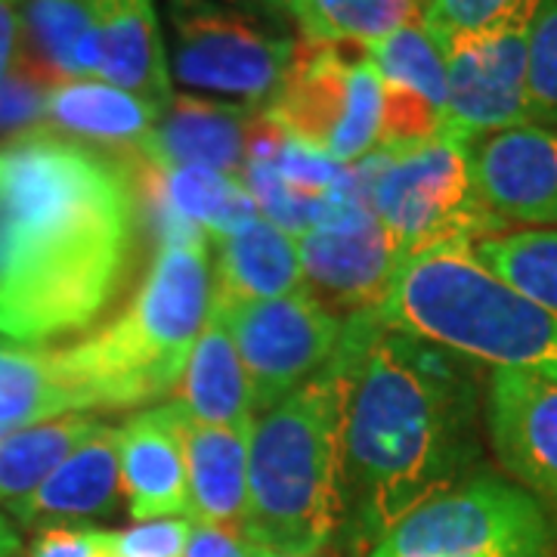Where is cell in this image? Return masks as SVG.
Returning a JSON list of instances; mask_svg holds the SVG:
<instances>
[{
	"label": "cell",
	"mask_w": 557,
	"mask_h": 557,
	"mask_svg": "<svg viewBox=\"0 0 557 557\" xmlns=\"http://www.w3.org/2000/svg\"><path fill=\"white\" fill-rule=\"evenodd\" d=\"M159 112L106 81H60L47 87L40 124L106 152H139Z\"/></svg>",
	"instance_id": "obj_20"
},
{
	"label": "cell",
	"mask_w": 557,
	"mask_h": 557,
	"mask_svg": "<svg viewBox=\"0 0 557 557\" xmlns=\"http://www.w3.org/2000/svg\"><path fill=\"white\" fill-rule=\"evenodd\" d=\"M369 208L403 258L440 242L502 233V223L478 201L468 146L456 137L379 149L372 156Z\"/></svg>",
	"instance_id": "obj_8"
},
{
	"label": "cell",
	"mask_w": 557,
	"mask_h": 557,
	"mask_svg": "<svg viewBox=\"0 0 557 557\" xmlns=\"http://www.w3.org/2000/svg\"><path fill=\"white\" fill-rule=\"evenodd\" d=\"M183 424H186V412L174 399L137 412L115 428L121 496L137 523L183 518L189 511Z\"/></svg>",
	"instance_id": "obj_15"
},
{
	"label": "cell",
	"mask_w": 557,
	"mask_h": 557,
	"mask_svg": "<svg viewBox=\"0 0 557 557\" xmlns=\"http://www.w3.org/2000/svg\"><path fill=\"white\" fill-rule=\"evenodd\" d=\"M102 421L90 416H65L16 428L0 437V505L32 496L81 443L100 434Z\"/></svg>",
	"instance_id": "obj_26"
},
{
	"label": "cell",
	"mask_w": 557,
	"mask_h": 557,
	"mask_svg": "<svg viewBox=\"0 0 557 557\" xmlns=\"http://www.w3.org/2000/svg\"><path fill=\"white\" fill-rule=\"evenodd\" d=\"M527 94L533 124H557V0H542L527 32Z\"/></svg>",
	"instance_id": "obj_31"
},
{
	"label": "cell",
	"mask_w": 557,
	"mask_h": 557,
	"mask_svg": "<svg viewBox=\"0 0 557 557\" xmlns=\"http://www.w3.org/2000/svg\"><path fill=\"white\" fill-rule=\"evenodd\" d=\"M87 412L90 406L78 387L65 379L57 350L0 344V428L16 431Z\"/></svg>",
	"instance_id": "obj_24"
},
{
	"label": "cell",
	"mask_w": 557,
	"mask_h": 557,
	"mask_svg": "<svg viewBox=\"0 0 557 557\" xmlns=\"http://www.w3.org/2000/svg\"><path fill=\"white\" fill-rule=\"evenodd\" d=\"M248 545V542H245ZM248 557H295V555H273V552H263L258 545H248ZM310 557H319V555H310Z\"/></svg>",
	"instance_id": "obj_39"
},
{
	"label": "cell",
	"mask_w": 557,
	"mask_h": 557,
	"mask_svg": "<svg viewBox=\"0 0 557 557\" xmlns=\"http://www.w3.org/2000/svg\"><path fill=\"white\" fill-rule=\"evenodd\" d=\"M193 533L189 518H159L127 530H102L100 557H183Z\"/></svg>",
	"instance_id": "obj_32"
},
{
	"label": "cell",
	"mask_w": 557,
	"mask_h": 557,
	"mask_svg": "<svg viewBox=\"0 0 557 557\" xmlns=\"http://www.w3.org/2000/svg\"><path fill=\"white\" fill-rule=\"evenodd\" d=\"M530 32V28H527ZM527 32H498L443 47L446 57V131L461 143L530 124Z\"/></svg>",
	"instance_id": "obj_12"
},
{
	"label": "cell",
	"mask_w": 557,
	"mask_h": 557,
	"mask_svg": "<svg viewBox=\"0 0 557 557\" xmlns=\"http://www.w3.org/2000/svg\"><path fill=\"white\" fill-rule=\"evenodd\" d=\"M292 20L310 44L369 47L421 20V0H295Z\"/></svg>",
	"instance_id": "obj_27"
},
{
	"label": "cell",
	"mask_w": 557,
	"mask_h": 557,
	"mask_svg": "<svg viewBox=\"0 0 557 557\" xmlns=\"http://www.w3.org/2000/svg\"><path fill=\"white\" fill-rule=\"evenodd\" d=\"M97 3V78L149 102L159 115L174 102L168 44L161 38L156 0Z\"/></svg>",
	"instance_id": "obj_17"
},
{
	"label": "cell",
	"mask_w": 557,
	"mask_h": 557,
	"mask_svg": "<svg viewBox=\"0 0 557 557\" xmlns=\"http://www.w3.org/2000/svg\"><path fill=\"white\" fill-rule=\"evenodd\" d=\"M102 530L94 527H47L32 545V557H100Z\"/></svg>",
	"instance_id": "obj_34"
},
{
	"label": "cell",
	"mask_w": 557,
	"mask_h": 557,
	"mask_svg": "<svg viewBox=\"0 0 557 557\" xmlns=\"http://www.w3.org/2000/svg\"><path fill=\"white\" fill-rule=\"evenodd\" d=\"M555 518L515 480H458L399 518L366 557H552Z\"/></svg>",
	"instance_id": "obj_7"
},
{
	"label": "cell",
	"mask_w": 557,
	"mask_h": 557,
	"mask_svg": "<svg viewBox=\"0 0 557 557\" xmlns=\"http://www.w3.org/2000/svg\"><path fill=\"white\" fill-rule=\"evenodd\" d=\"M236 341L255 418L295 394L335 357L344 322L310 292L270 300H218Z\"/></svg>",
	"instance_id": "obj_10"
},
{
	"label": "cell",
	"mask_w": 557,
	"mask_h": 557,
	"mask_svg": "<svg viewBox=\"0 0 557 557\" xmlns=\"http://www.w3.org/2000/svg\"><path fill=\"white\" fill-rule=\"evenodd\" d=\"M354 372L344 322L335 357L295 394L260 412L248 449V502L239 536L273 555H319L344 527L341 440Z\"/></svg>",
	"instance_id": "obj_3"
},
{
	"label": "cell",
	"mask_w": 557,
	"mask_h": 557,
	"mask_svg": "<svg viewBox=\"0 0 557 557\" xmlns=\"http://www.w3.org/2000/svg\"><path fill=\"white\" fill-rule=\"evenodd\" d=\"M307 292L335 317L381 310L397 273L399 245L372 208L344 205L338 214L298 233Z\"/></svg>",
	"instance_id": "obj_11"
},
{
	"label": "cell",
	"mask_w": 557,
	"mask_h": 557,
	"mask_svg": "<svg viewBox=\"0 0 557 557\" xmlns=\"http://www.w3.org/2000/svg\"><path fill=\"white\" fill-rule=\"evenodd\" d=\"M22 548V539L16 533V527L10 523L7 515H0V557H16Z\"/></svg>",
	"instance_id": "obj_38"
},
{
	"label": "cell",
	"mask_w": 557,
	"mask_h": 557,
	"mask_svg": "<svg viewBox=\"0 0 557 557\" xmlns=\"http://www.w3.org/2000/svg\"><path fill=\"white\" fill-rule=\"evenodd\" d=\"M486 434L508 480L523 486L557 523V384L493 369L486 381Z\"/></svg>",
	"instance_id": "obj_14"
},
{
	"label": "cell",
	"mask_w": 557,
	"mask_h": 557,
	"mask_svg": "<svg viewBox=\"0 0 557 557\" xmlns=\"http://www.w3.org/2000/svg\"><path fill=\"white\" fill-rule=\"evenodd\" d=\"M218 245V300H270L307 292L298 236L258 214Z\"/></svg>",
	"instance_id": "obj_21"
},
{
	"label": "cell",
	"mask_w": 557,
	"mask_h": 557,
	"mask_svg": "<svg viewBox=\"0 0 557 557\" xmlns=\"http://www.w3.org/2000/svg\"><path fill=\"white\" fill-rule=\"evenodd\" d=\"M134 168L50 127L0 139V338L32 347L87 332L134 270Z\"/></svg>",
	"instance_id": "obj_1"
},
{
	"label": "cell",
	"mask_w": 557,
	"mask_h": 557,
	"mask_svg": "<svg viewBox=\"0 0 557 557\" xmlns=\"http://www.w3.org/2000/svg\"><path fill=\"white\" fill-rule=\"evenodd\" d=\"M22 53V16L20 7L0 0V84L10 78L20 65Z\"/></svg>",
	"instance_id": "obj_36"
},
{
	"label": "cell",
	"mask_w": 557,
	"mask_h": 557,
	"mask_svg": "<svg viewBox=\"0 0 557 557\" xmlns=\"http://www.w3.org/2000/svg\"><path fill=\"white\" fill-rule=\"evenodd\" d=\"M344 44L298 47L285 87L263 112L278 131L341 168H354L381 149L384 84L366 50L344 53Z\"/></svg>",
	"instance_id": "obj_9"
},
{
	"label": "cell",
	"mask_w": 557,
	"mask_h": 557,
	"mask_svg": "<svg viewBox=\"0 0 557 557\" xmlns=\"http://www.w3.org/2000/svg\"><path fill=\"white\" fill-rule=\"evenodd\" d=\"M344 322L354 335L341 440L344 527L372 548L478 461L480 394L468 359L387 325L379 310Z\"/></svg>",
	"instance_id": "obj_2"
},
{
	"label": "cell",
	"mask_w": 557,
	"mask_h": 557,
	"mask_svg": "<svg viewBox=\"0 0 557 557\" xmlns=\"http://www.w3.org/2000/svg\"><path fill=\"white\" fill-rule=\"evenodd\" d=\"M478 201L502 226H557V127L518 124L468 139Z\"/></svg>",
	"instance_id": "obj_13"
},
{
	"label": "cell",
	"mask_w": 557,
	"mask_h": 557,
	"mask_svg": "<svg viewBox=\"0 0 557 557\" xmlns=\"http://www.w3.org/2000/svg\"><path fill=\"white\" fill-rule=\"evenodd\" d=\"M379 317L461 359L557 384V313L490 273L474 242L406 255Z\"/></svg>",
	"instance_id": "obj_5"
},
{
	"label": "cell",
	"mask_w": 557,
	"mask_h": 557,
	"mask_svg": "<svg viewBox=\"0 0 557 557\" xmlns=\"http://www.w3.org/2000/svg\"><path fill=\"white\" fill-rule=\"evenodd\" d=\"M168 69L189 94L267 112L285 87L298 40L226 0H164Z\"/></svg>",
	"instance_id": "obj_6"
},
{
	"label": "cell",
	"mask_w": 557,
	"mask_h": 557,
	"mask_svg": "<svg viewBox=\"0 0 557 557\" xmlns=\"http://www.w3.org/2000/svg\"><path fill=\"white\" fill-rule=\"evenodd\" d=\"M22 53L38 75L60 81L97 78V3L94 0H25Z\"/></svg>",
	"instance_id": "obj_23"
},
{
	"label": "cell",
	"mask_w": 557,
	"mask_h": 557,
	"mask_svg": "<svg viewBox=\"0 0 557 557\" xmlns=\"http://www.w3.org/2000/svg\"><path fill=\"white\" fill-rule=\"evenodd\" d=\"M10 3H16V7H22V3H25V0H10Z\"/></svg>",
	"instance_id": "obj_40"
},
{
	"label": "cell",
	"mask_w": 557,
	"mask_h": 557,
	"mask_svg": "<svg viewBox=\"0 0 557 557\" xmlns=\"http://www.w3.org/2000/svg\"><path fill=\"white\" fill-rule=\"evenodd\" d=\"M362 50L372 69L379 72L381 84L409 90L446 115V57L421 20L403 25L394 35L375 40Z\"/></svg>",
	"instance_id": "obj_29"
},
{
	"label": "cell",
	"mask_w": 557,
	"mask_h": 557,
	"mask_svg": "<svg viewBox=\"0 0 557 557\" xmlns=\"http://www.w3.org/2000/svg\"><path fill=\"white\" fill-rule=\"evenodd\" d=\"M180 406L189 421L211 428H242L255 421L251 387L226 319L211 304V317L180 379Z\"/></svg>",
	"instance_id": "obj_22"
},
{
	"label": "cell",
	"mask_w": 557,
	"mask_h": 557,
	"mask_svg": "<svg viewBox=\"0 0 557 557\" xmlns=\"http://www.w3.org/2000/svg\"><path fill=\"white\" fill-rule=\"evenodd\" d=\"M474 255L505 285L557 313V230L496 233L474 242Z\"/></svg>",
	"instance_id": "obj_28"
},
{
	"label": "cell",
	"mask_w": 557,
	"mask_h": 557,
	"mask_svg": "<svg viewBox=\"0 0 557 557\" xmlns=\"http://www.w3.org/2000/svg\"><path fill=\"white\" fill-rule=\"evenodd\" d=\"M156 196L164 211L177 214L208 239H223L260 214L258 201L242 180L223 177L205 168H168L156 171Z\"/></svg>",
	"instance_id": "obj_25"
},
{
	"label": "cell",
	"mask_w": 557,
	"mask_h": 557,
	"mask_svg": "<svg viewBox=\"0 0 557 557\" xmlns=\"http://www.w3.org/2000/svg\"><path fill=\"white\" fill-rule=\"evenodd\" d=\"M183 557H248V545L236 530L193 523Z\"/></svg>",
	"instance_id": "obj_35"
},
{
	"label": "cell",
	"mask_w": 557,
	"mask_h": 557,
	"mask_svg": "<svg viewBox=\"0 0 557 557\" xmlns=\"http://www.w3.org/2000/svg\"><path fill=\"white\" fill-rule=\"evenodd\" d=\"M260 112L196 94H174L152 134L139 146L137 159L156 171L205 168L242 180L248 164V137Z\"/></svg>",
	"instance_id": "obj_16"
},
{
	"label": "cell",
	"mask_w": 557,
	"mask_h": 557,
	"mask_svg": "<svg viewBox=\"0 0 557 557\" xmlns=\"http://www.w3.org/2000/svg\"><path fill=\"white\" fill-rule=\"evenodd\" d=\"M164 239L137 298L106 329L57 350L65 379L94 409H131L168 397L183 379L214 304L208 236L164 211Z\"/></svg>",
	"instance_id": "obj_4"
},
{
	"label": "cell",
	"mask_w": 557,
	"mask_h": 557,
	"mask_svg": "<svg viewBox=\"0 0 557 557\" xmlns=\"http://www.w3.org/2000/svg\"><path fill=\"white\" fill-rule=\"evenodd\" d=\"M47 87L35 75H25L20 65L10 78L0 84V131H28L44 119Z\"/></svg>",
	"instance_id": "obj_33"
},
{
	"label": "cell",
	"mask_w": 557,
	"mask_h": 557,
	"mask_svg": "<svg viewBox=\"0 0 557 557\" xmlns=\"http://www.w3.org/2000/svg\"><path fill=\"white\" fill-rule=\"evenodd\" d=\"M542 0H421V25L440 50L465 38L527 32Z\"/></svg>",
	"instance_id": "obj_30"
},
{
	"label": "cell",
	"mask_w": 557,
	"mask_h": 557,
	"mask_svg": "<svg viewBox=\"0 0 557 557\" xmlns=\"http://www.w3.org/2000/svg\"><path fill=\"white\" fill-rule=\"evenodd\" d=\"M251 424L211 428L186 418L183 424V456H186V518L205 527H239L248 502V449Z\"/></svg>",
	"instance_id": "obj_19"
},
{
	"label": "cell",
	"mask_w": 557,
	"mask_h": 557,
	"mask_svg": "<svg viewBox=\"0 0 557 557\" xmlns=\"http://www.w3.org/2000/svg\"><path fill=\"white\" fill-rule=\"evenodd\" d=\"M236 3L255 13H267V16H292V7H295V0H236Z\"/></svg>",
	"instance_id": "obj_37"
},
{
	"label": "cell",
	"mask_w": 557,
	"mask_h": 557,
	"mask_svg": "<svg viewBox=\"0 0 557 557\" xmlns=\"http://www.w3.org/2000/svg\"><path fill=\"white\" fill-rule=\"evenodd\" d=\"M119 498L124 496L115 428L102 424L100 434L81 443L32 496L7 505V511L22 527H84L115 515Z\"/></svg>",
	"instance_id": "obj_18"
}]
</instances>
